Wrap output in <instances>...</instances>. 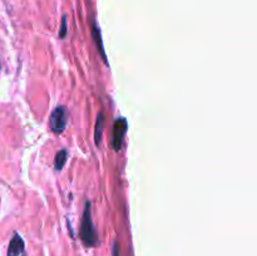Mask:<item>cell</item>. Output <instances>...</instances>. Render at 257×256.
<instances>
[{"instance_id": "obj_7", "label": "cell", "mask_w": 257, "mask_h": 256, "mask_svg": "<svg viewBox=\"0 0 257 256\" xmlns=\"http://www.w3.org/2000/svg\"><path fill=\"white\" fill-rule=\"evenodd\" d=\"M93 35H94V39H95V43L98 42V48H99L100 50V54L103 55V58L105 59V55H104V50H103V44H102V39H100V34H99V29H98V27H93Z\"/></svg>"}, {"instance_id": "obj_4", "label": "cell", "mask_w": 257, "mask_h": 256, "mask_svg": "<svg viewBox=\"0 0 257 256\" xmlns=\"http://www.w3.org/2000/svg\"><path fill=\"white\" fill-rule=\"evenodd\" d=\"M8 256H27L25 255V243L18 233H14L8 248Z\"/></svg>"}, {"instance_id": "obj_8", "label": "cell", "mask_w": 257, "mask_h": 256, "mask_svg": "<svg viewBox=\"0 0 257 256\" xmlns=\"http://www.w3.org/2000/svg\"><path fill=\"white\" fill-rule=\"evenodd\" d=\"M65 33H67V18L63 17L62 19V29H60V38L65 37Z\"/></svg>"}, {"instance_id": "obj_6", "label": "cell", "mask_w": 257, "mask_h": 256, "mask_svg": "<svg viewBox=\"0 0 257 256\" xmlns=\"http://www.w3.org/2000/svg\"><path fill=\"white\" fill-rule=\"evenodd\" d=\"M102 128H103V113L100 112L98 114L97 118V123H95V132H94V140H95V145L99 146L100 140H102Z\"/></svg>"}, {"instance_id": "obj_5", "label": "cell", "mask_w": 257, "mask_h": 256, "mask_svg": "<svg viewBox=\"0 0 257 256\" xmlns=\"http://www.w3.org/2000/svg\"><path fill=\"white\" fill-rule=\"evenodd\" d=\"M65 162H67V151L60 150L59 152H57L54 160V168L57 171H62L64 167Z\"/></svg>"}, {"instance_id": "obj_2", "label": "cell", "mask_w": 257, "mask_h": 256, "mask_svg": "<svg viewBox=\"0 0 257 256\" xmlns=\"http://www.w3.org/2000/svg\"><path fill=\"white\" fill-rule=\"evenodd\" d=\"M68 120V110L67 108L60 105L53 110L50 115V128L54 133H62L65 130Z\"/></svg>"}, {"instance_id": "obj_9", "label": "cell", "mask_w": 257, "mask_h": 256, "mask_svg": "<svg viewBox=\"0 0 257 256\" xmlns=\"http://www.w3.org/2000/svg\"><path fill=\"white\" fill-rule=\"evenodd\" d=\"M113 256H119V248H118V245H114V255Z\"/></svg>"}, {"instance_id": "obj_3", "label": "cell", "mask_w": 257, "mask_h": 256, "mask_svg": "<svg viewBox=\"0 0 257 256\" xmlns=\"http://www.w3.org/2000/svg\"><path fill=\"white\" fill-rule=\"evenodd\" d=\"M125 132H127V120L124 118H118L114 122V130H113V148L114 151H119L122 147Z\"/></svg>"}, {"instance_id": "obj_1", "label": "cell", "mask_w": 257, "mask_h": 256, "mask_svg": "<svg viewBox=\"0 0 257 256\" xmlns=\"http://www.w3.org/2000/svg\"><path fill=\"white\" fill-rule=\"evenodd\" d=\"M80 238L83 243L88 247H93L98 243V235L95 231L94 225L92 221V215H90V202L87 201L83 212L82 226H80Z\"/></svg>"}]
</instances>
